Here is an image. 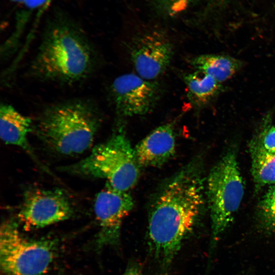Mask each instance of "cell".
I'll return each mask as SVG.
<instances>
[{"mask_svg":"<svg viewBox=\"0 0 275 275\" xmlns=\"http://www.w3.org/2000/svg\"><path fill=\"white\" fill-rule=\"evenodd\" d=\"M203 184L196 160L161 187L152 201L148 224L149 248L163 267L169 265L193 230L203 205Z\"/></svg>","mask_w":275,"mask_h":275,"instance_id":"obj_1","label":"cell"},{"mask_svg":"<svg viewBox=\"0 0 275 275\" xmlns=\"http://www.w3.org/2000/svg\"><path fill=\"white\" fill-rule=\"evenodd\" d=\"M97 59L81 29L65 15L58 13L47 22L29 72L41 81L73 84L94 71Z\"/></svg>","mask_w":275,"mask_h":275,"instance_id":"obj_2","label":"cell"},{"mask_svg":"<svg viewBox=\"0 0 275 275\" xmlns=\"http://www.w3.org/2000/svg\"><path fill=\"white\" fill-rule=\"evenodd\" d=\"M101 117L87 100H68L49 105L37 120L35 129L48 148L64 155L80 154L93 145Z\"/></svg>","mask_w":275,"mask_h":275,"instance_id":"obj_3","label":"cell"},{"mask_svg":"<svg viewBox=\"0 0 275 275\" xmlns=\"http://www.w3.org/2000/svg\"><path fill=\"white\" fill-rule=\"evenodd\" d=\"M141 168L134 148L121 124L107 140L94 147L87 157L60 170L74 175L104 179L115 189L129 192L138 181Z\"/></svg>","mask_w":275,"mask_h":275,"instance_id":"obj_4","label":"cell"},{"mask_svg":"<svg viewBox=\"0 0 275 275\" xmlns=\"http://www.w3.org/2000/svg\"><path fill=\"white\" fill-rule=\"evenodd\" d=\"M244 189L236 153L229 151L212 168L207 179L212 243L232 222Z\"/></svg>","mask_w":275,"mask_h":275,"instance_id":"obj_5","label":"cell"},{"mask_svg":"<svg viewBox=\"0 0 275 275\" xmlns=\"http://www.w3.org/2000/svg\"><path fill=\"white\" fill-rule=\"evenodd\" d=\"M52 243L32 240L20 233L16 222H3L0 229V264L7 275H46L53 258Z\"/></svg>","mask_w":275,"mask_h":275,"instance_id":"obj_6","label":"cell"},{"mask_svg":"<svg viewBox=\"0 0 275 275\" xmlns=\"http://www.w3.org/2000/svg\"><path fill=\"white\" fill-rule=\"evenodd\" d=\"M110 91L117 115L127 117L143 116L152 112L160 99L162 88L156 80L129 73L116 78Z\"/></svg>","mask_w":275,"mask_h":275,"instance_id":"obj_7","label":"cell"},{"mask_svg":"<svg viewBox=\"0 0 275 275\" xmlns=\"http://www.w3.org/2000/svg\"><path fill=\"white\" fill-rule=\"evenodd\" d=\"M127 50L136 73L149 80H156L168 69L174 56V46L162 32H142L128 42Z\"/></svg>","mask_w":275,"mask_h":275,"instance_id":"obj_8","label":"cell"},{"mask_svg":"<svg viewBox=\"0 0 275 275\" xmlns=\"http://www.w3.org/2000/svg\"><path fill=\"white\" fill-rule=\"evenodd\" d=\"M73 213L72 203L62 190L36 188L24 194L18 216L20 222L29 229L65 221Z\"/></svg>","mask_w":275,"mask_h":275,"instance_id":"obj_9","label":"cell"},{"mask_svg":"<svg viewBox=\"0 0 275 275\" xmlns=\"http://www.w3.org/2000/svg\"><path fill=\"white\" fill-rule=\"evenodd\" d=\"M133 206L134 201L129 192L115 189L107 183L97 194L94 210L99 227V246L118 245L122 223Z\"/></svg>","mask_w":275,"mask_h":275,"instance_id":"obj_10","label":"cell"},{"mask_svg":"<svg viewBox=\"0 0 275 275\" xmlns=\"http://www.w3.org/2000/svg\"><path fill=\"white\" fill-rule=\"evenodd\" d=\"M176 150V136L172 123L156 128L134 148L141 167H158L173 157Z\"/></svg>","mask_w":275,"mask_h":275,"instance_id":"obj_11","label":"cell"},{"mask_svg":"<svg viewBox=\"0 0 275 275\" xmlns=\"http://www.w3.org/2000/svg\"><path fill=\"white\" fill-rule=\"evenodd\" d=\"M32 121L9 104L0 107V136L7 145L20 148L34 159L36 157L29 143L28 136L32 129Z\"/></svg>","mask_w":275,"mask_h":275,"instance_id":"obj_12","label":"cell"},{"mask_svg":"<svg viewBox=\"0 0 275 275\" xmlns=\"http://www.w3.org/2000/svg\"><path fill=\"white\" fill-rule=\"evenodd\" d=\"M189 63L195 70L203 72L222 84L232 78L243 66L239 59L218 54H203L190 59Z\"/></svg>","mask_w":275,"mask_h":275,"instance_id":"obj_13","label":"cell"},{"mask_svg":"<svg viewBox=\"0 0 275 275\" xmlns=\"http://www.w3.org/2000/svg\"><path fill=\"white\" fill-rule=\"evenodd\" d=\"M187 97L196 107L210 103L222 91V84L207 74L198 70L185 73L183 76Z\"/></svg>","mask_w":275,"mask_h":275,"instance_id":"obj_14","label":"cell"},{"mask_svg":"<svg viewBox=\"0 0 275 275\" xmlns=\"http://www.w3.org/2000/svg\"><path fill=\"white\" fill-rule=\"evenodd\" d=\"M251 171L256 189L275 183V153H269L252 141Z\"/></svg>","mask_w":275,"mask_h":275,"instance_id":"obj_15","label":"cell"},{"mask_svg":"<svg viewBox=\"0 0 275 275\" xmlns=\"http://www.w3.org/2000/svg\"><path fill=\"white\" fill-rule=\"evenodd\" d=\"M261 226L265 231L275 233V184L269 187L257 208Z\"/></svg>","mask_w":275,"mask_h":275,"instance_id":"obj_16","label":"cell"},{"mask_svg":"<svg viewBox=\"0 0 275 275\" xmlns=\"http://www.w3.org/2000/svg\"><path fill=\"white\" fill-rule=\"evenodd\" d=\"M198 0H154L158 7L170 15L177 14L187 9Z\"/></svg>","mask_w":275,"mask_h":275,"instance_id":"obj_17","label":"cell"},{"mask_svg":"<svg viewBox=\"0 0 275 275\" xmlns=\"http://www.w3.org/2000/svg\"><path fill=\"white\" fill-rule=\"evenodd\" d=\"M253 141L269 153H275V125H266Z\"/></svg>","mask_w":275,"mask_h":275,"instance_id":"obj_18","label":"cell"},{"mask_svg":"<svg viewBox=\"0 0 275 275\" xmlns=\"http://www.w3.org/2000/svg\"><path fill=\"white\" fill-rule=\"evenodd\" d=\"M50 1L51 0H24L21 5L23 6L25 9L34 10Z\"/></svg>","mask_w":275,"mask_h":275,"instance_id":"obj_19","label":"cell"},{"mask_svg":"<svg viewBox=\"0 0 275 275\" xmlns=\"http://www.w3.org/2000/svg\"><path fill=\"white\" fill-rule=\"evenodd\" d=\"M122 275H143L142 268L138 263H131Z\"/></svg>","mask_w":275,"mask_h":275,"instance_id":"obj_20","label":"cell"},{"mask_svg":"<svg viewBox=\"0 0 275 275\" xmlns=\"http://www.w3.org/2000/svg\"><path fill=\"white\" fill-rule=\"evenodd\" d=\"M10 1H11L13 2L18 3V4H21L23 3V2L24 1V0H10Z\"/></svg>","mask_w":275,"mask_h":275,"instance_id":"obj_21","label":"cell"}]
</instances>
